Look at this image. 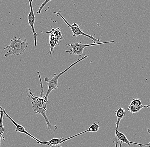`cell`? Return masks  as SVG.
Here are the masks:
<instances>
[{
	"label": "cell",
	"instance_id": "7a4b0ae2",
	"mask_svg": "<svg viewBox=\"0 0 150 147\" xmlns=\"http://www.w3.org/2000/svg\"><path fill=\"white\" fill-rule=\"evenodd\" d=\"M28 43L26 39L17 38L16 36L10 40L9 45L4 48V50L11 48L6 53L4 56L8 57L9 56L20 55L22 54L28 47Z\"/></svg>",
	"mask_w": 150,
	"mask_h": 147
},
{
	"label": "cell",
	"instance_id": "ba28073f",
	"mask_svg": "<svg viewBox=\"0 0 150 147\" xmlns=\"http://www.w3.org/2000/svg\"><path fill=\"white\" fill-rule=\"evenodd\" d=\"M30 6V12L28 16V24L31 27L32 30L33 34L35 46L37 45V40L38 35L35 31L34 27L35 22V17L33 9L32 0H29Z\"/></svg>",
	"mask_w": 150,
	"mask_h": 147
},
{
	"label": "cell",
	"instance_id": "2e32d148",
	"mask_svg": "<svg viewBox=\"0 0 150 147\" xmlns=\"http://www.w3.org/2000/svg\"><path fill=\"white\" fill-rule=\"evenodd\" d=\"M38 76L39 77V79L40 80V83H41V95H40V97L44 98L45 96V95L44 94V90H43V86H42V80L41 79V77H40V74H39V72H38Z\"/></svg>",
	"mask_w": 150,
	"mask_h": 147
},
{
	"label": "cell",
	"instance_id": "4fadbf2b",
	"mask_svg": "<svg viewBox=\"0 0 150 147\" xmlns=\"http://www.w3.org/2000/svg\"><path fill=\"white\" fill-rule=\"evenodd\" d=\"M130 105L136 106V107H140V106H142L143 105H142L141 101L139 98H134L131 101Z\"/></svg>",
	"mask_w": 150,
	"mask_h": 147
},
{
	"label": "cell",
	"instance_id": "52a82bcc",
	"mask_svg": "<svg viewBox=\"0 0 150 147\" xmlns=\"http://www.w3.org/2000/svg\"><path fill=\"white\" fill-rule=\"evenodd\" d=\"M3 111L4 112V115L5 116V117H6V118H8V119H9V120L11 121L14 124V125L16 126V132L26 134V135L29 136L30 137L32 138L33 139H35V140L36 141V142H37V143L41 144V145L49 146V145L46 143V142H42V141H40V140H39V139L36 138V137H34L30 133L28 132H27V131H26V130H25V128H24V127H23V126L17 123L16 121H14V120H13V119H12L8 114H7V113H6L4 109L3 108Z\"/></svg>",
	"mask_w": 150,
	"mask_h": 147
},
{
	"label": "cell",
	"instance_id": "30bf717a",
	"mask_svg": "<svg viewBox=\"0 0 150 147\" xmlns=\"http://www.w3.org/2000/svg\"><path fill=\"white\" fill-rule=\"evenodd\" d=\"M117 139L118 140L121 142H123V143H126L128 146H131V142L128 140L126 136L120 132L118 131L117 132V136H116V138L113 140V143L115 145V147H118V142H117Z\"/></svg>",
	"mask_w": 150,
	"mask_h": 147
},
{
	"label": "cell",
	"instance_id": "9c48e42d",
	"mask_svg": "<svg viewBox=\"0 0 150 147\" xmlns=\"http://www.w3.org/2000/svg\"><path fill=\"white\" fill-rule=\"evenodd\" d=\"M115 115L117 118V122H116V134H115V139L117 136V132L118 131L120 122L122 119L125 116V111L124 109L122 107H120L116 110L115 111Z\"/></svg>",
	"mask_w": 150,
	"mask_h": 147
},
{
	"label": "cell",
	"instance_id": "ac0fdd59",
	"mask_svg": "<svg viewBox=\"0 0 150 147\" xmlns=\"http://www.w3.org/2000/svg\"><path fill=\"white\" fill-rule=\"evenodd\" d=\"M122 142H121V141H120V147H122Z\"/></svg>",
	"mask_w": 150,
	"mask_h": 147
},
{
	"label": "cell",
	"instance_id": "7c38bea8",
	"mask_svg": "<svg viewBox=\"0 0 150 147\" xmlns=\"http://www.w3.org/2000/svg\"><path fill=\"white\" fill-rule=\"evenodd\" d=\"M4 114L3 108L1 107H0V147H1V138L4 131V126L3 123Z\"/></svg>",
	"mask_w": 150,
	"mask_h": 147
},
{
	"label": "cell",
	"instance_id": "5b68a950",
	"mask_svg": "<svg viewBox=\"0 0 150 147\" xmlns=\"http://www.w3.org/2000/svg\"><path fill=\"white\" fill-rule=\"evenodd\" d=\"M54 13L56 14L59 15L62 17L63 20L65 22L67 25L70 28L71 31H72V33H73V37H74V38H76V37H77V36L83 35V36H85L87 38L91 40L94 43H96V42L101 40L100 39H96V38L94 37L93 36H92V35H89V34H87V33H84L83 32V31L79 27L81 25H78L77 24H76V23H73L72 25H70V24L68 23L67 20L61 14L60 11H59V13L54 12Z\"/></svg>",
	"mask_w": 150,
	"mask_h": 147
},
{
	"label": "cell",
	"instance_id": "e0dca14e",
	"mask_svg": "<svg viewBox=\"0 0 150 147\" xmlns=\"http://www.w3.org/2000/svg\"><path fill=\"white\" fill-rule=\"evenodd\" d=\"M50 147H63L61 145H50Z\"/></svg>",
	"mask_w": 150,
	"mask_h": 147
},
{
	"label": "cell",
	"instance_id": "3957f363",
	"mask_svg": "<svg viewBox=\"0 0 150 147\" xmlns=\"http://www.w3.org/2000/svg\"><path fill=\"white\" fill-rule=\"evenodd\" d=\"M89 56L88 55H85V56H83V57L81 58L80 59H79L77 61L74 62V63L72 64V65H70V66L68 67L66 69L64 70L63 71L60 72L59 74L56 75V74H54V76L52 78H50V77H46L45 78L44 81L45 82L47 83L48 86V90L47 91L46 94L45 95V100L48 102V97L50 93L53 90H56L59 88V85H58V80L59 78L60 77V76L62 75L63 74H64L65 72L68 71L72 67L76 65L79 62H81L82 60H84L85 59L89 57Z\"/></svg>",
	"mask_w": 150,
	"mask_h": 147
},
{
	"label": "cell",
	"instance_id": "8992f818",
	"mask_svg": "<svg viewBox=\"0 0 150 147\" xmlns=\"http://www.w3.org/2000/svg\"><path fill=\"white\" fill-rule=\"evenodd\" d=\"M46 33L49 34L50 47V50L47 54L50 53V54H51L52 53L54 52V47L58 44L60 41L63 39V36L59 28H57L56 29H52L51 30L46 32Z\"/></svg>",
	"mask_w": 150,
	"mask_h": 147
},
{
	"label": "cell",
	"instance_id": "5bb4252c",
	"mask_svg": "<svg viewBox=\"0 0 150 147\" xmlns=\"http://www.w3.org/2000/svg\"><path fill=\"white\" fill-rule=\"evenodd\" d=\"M147 131H148V132H149V134L150 135V129H149V128H148V129H147ZM131 144L138 145V146H139L141 147L143 146H148L150 147V142H149V143H148V144H139V143H136V142H131Z\"/></svg>",
	"mask_w": 150,
	"mask_h": 147
},
{
	"label": "cell",
	"instance_id": "9a60e30c",
	"mask_svg": "<svg viewBox=\"0 0 150 147\" xmlns=\"http://www.w3.org/2000/svg\"><path fill=\"white\" fill-rule=\"evenodd\" d=\"M50 1H45L44 3H42V5H41V6H40V7H39V10H38V11L37 12V13L38 14L41 13V11H42V9L44 8V6H45L46 4H47L48 2H49Z\"/></svg>",
	"mask_w": 150,
	"mask_h": 147
},
{
	"label": "cell",
	"instance_id": "8fae6325",
	"mask_svg": "<svg viewBox=\"0 0 150 147\" xmlns=\"http://www.w3.org/2000/svg\"><path fill=\"white\" fill-rule=\"evenodd\" d=\"M145 108H150V105H143L140 107H136V106L129 105L128 107V110L132 114H135L140 111L142 109Z\"/></svg>",
	"mask_w": 150,
	"mask_h": 147
},
{
	"label": "cell",
	"instance_id": "6da1fadb",
	"mask_svg": "<svg viewBox=\"0 0 150 147\" xmlns=\"http://www.w3.org/2000/svg\"><path fill=\"white\" fill-rule=\"evenodd\" d=\"M28 90L29 93V97L31 99V104L34 111L35 114H40L43 116L47 124L48 130L49 132H55L58 127L56 125H52L51 124L46 115L47 101L44 98L35 96L34 93H32L30 88H28Z\"/></svg>",
	"mask_w": 150,
	"mask_h": 147
},
{
	"label": "cell",
	"instance_id": "277c9868",
	"mask_svg": "<svg viewBox=\"0 0 150 147\" xmlns=\"http://www.w3.org/2000/svg\"><path fill=\"white\" fill-rule=\"evenodd\" d=\"M114 42V41L112 40L103 42L93 43L89 44H84L81 42H76L75 43L70 44H67V45L71 47V49H70L69 51H66L65 52L69 53L70 54L76 55H78L79 56H81L84 54V50L85 47L99 45L104 44L110 43Z\"/></svg>",
	"mask_w": 150,
	"mask_h": 147
}]
</instances>
